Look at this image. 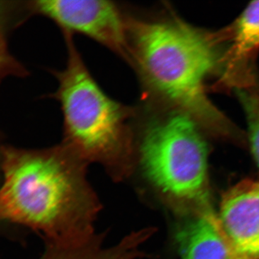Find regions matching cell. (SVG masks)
Instances as JSON below:
<instances>
[{"instance_id":"obj_7","label":"cell","mask_w":259,"mask_h":259,"mask_svg":"<svg viewBox=\"0 0 259 259\" xmlns=\"http://www.w3.org/2000/svg\"><path fill=\"white\" fill-rule=\"evenodd\" d=\"M177 242L182 259H236L219 219L209 209L182 225Z\"/></svg>"},{"instance_id":"obj_9","label":"cell","mask_w":259,"mask_h":259,"mask_svg":"<svg viewBox=\"0 0 259 259\" xmlns=\"http://www.w3.org/2000/svg\"><path fill=\"white\" fill-rule=\"evenodd\" d=\"M238 95L246 116L250 148L259 167V93L239 89Z\"/></svg>"},{"instance_id":"obj_11","label":"cell","mask_w":259,"mask_h":259,"mask_svg":"<svg viewBox=\"0 0 259 259\" xmlns=\"http://www.w3.org/2000/svg\"><path fill=\"white\" fill-rule=\"evenodd\" d=\"M236 259H253V258H244V257H237Z\"/></svg>"},{"instance_id":"obj_5","label":"cell","mask_w":259,"mask_h":259,"mask_svg":"<svg viewBox=\"0 0 259 259\" xmlns=\"http://www.w3.org/2000/svg\"><path fill=\"white\" fill-rule=\"evenodd\" d=\"M40 14L63 32L86 35L129 63L126 13L105 0H42L34 3Z\"/></svg>"},{"instance_id":"obj_10","label":"cell","mask_w":259,"mask_h":259,"mask_svg":"<svg viewBox=\"0 0 259 259\" xmlns=\"http://www.w3.org/2000/svg\"><path fill=\"white\" fill-rule=\"evenodd\" d=\"M5 58H6V56H5L4 49H3L1 40H0V68L5 64Z\"/></svg>"},{"instance_id":"obj_8","label":"cell","mask_w":259,"mask_h":259,"mask_svg":"<svg viewBox=\"0 0 259 259\" xmlns=\"http://www.w3.org/2000/svg\"><path fill=\"white\" fill-rule=\"evenodd\" d=\"M228 53L229 67L248 59L259 48V1L252 2L237 20Z\"/></svg>"},{"instance_id":"obj_6","label":"cell","mask_w":259,"mask_h":259,"mask_svg":"<svg viewBox=\"0 0 259 259\" xmlns=\"http://www.w3.org/2000/svg\"><path fill=\"white\" fill-rule=\"evenodd\" d=\"M219 221L237 257L259 258V181H243L228 190Z\"/></svg>"},{"instance_id":"obj_4","label":"cell","mask_w":259,"mask_h":259,"mask_svg":"<svg viewBox=\"0 0 259 259\" xmlns=\"http://www.w3.org/2000/svg\"><path fill=\"white\" fill-rule=\"evenodd\" d=\"M136 120V164L148 183L180 201L206 197L207 148L194 119L181 110L160 113L147 105Z\"/></svg>"},{"instance_id":"obj_1","label":"cell","mask_w":259,"mask_h":259,"mask_svg":"<svg viewBox=\"0 0 259 259\" xmlns=\"http://www.w3.org/2000/svg\"><path fill=\"white\" fill-rule=\"evenodd\" d=\"M2 161L0 221L39 232L47 245L82 244L97 234L101 203L88 179L89 163L71 148H7Z\"/></svg>"},{"instance_id":"obj_3","label":"cell","mask_w":259,"mask_h":259,"mask_svg":"<svg viewBox=\"0 0 259 259\" xmlns=\"http://www.w3.org/2000/svg\"><path fill=\"white\" fill-rule=\"evenodd\" d=\"M67 63L55 73L54 96L64 117L62 144L85 161L101 165L115 182L125 180L136 165L138 109L110 98L94 79L75 45L64 32Z\"/></svg>"},{"instance_id":"obj_2","label":"cell","mask_w":259,"mask_h":259,"mask_svg":"<svg viewBox=\"0 0 259 259\" xmlns=\"http://www.w3.org/2000/svg\"><path fill=\"white\" fill-rule=\"evenodd\" d=\"M129 63L148 103H166L221 133L223 116L207 100L204 82L218 62L212 40L175 18L126 13Z\"/></svg>"}]
</instances>
